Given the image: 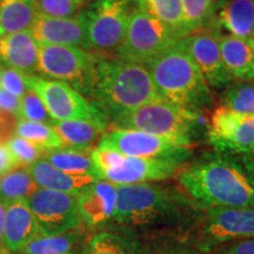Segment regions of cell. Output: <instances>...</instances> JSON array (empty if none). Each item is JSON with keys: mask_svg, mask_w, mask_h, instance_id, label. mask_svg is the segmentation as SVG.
I'll return each instance as SVG.
<instances>
[{"mask_svg": "<svg viewBox=\"0 0 254 254\" xmlns=\"http://www.w3.org/2000/svg\"><path fill=\"white\" fill-rule=\"evenodd\" d=\"M252 39H253V41H254V33H253V36H252Z\"/></svg>", "mask_w": 254, "mask_h": 254, "instance_id": "obj_46", "label": "cell"}, {"mask_svg": "<svg viewBox=\"0 0 254 254\" xmlns=\"http://www.w3.org/2000/svg\"><path fill=\"white\" fill-rule=\"evenodd\" d=\"M39 45V44H38ZM100 56L73 46L39 45L37 72L63 81L91 99L95 67Z\"/></svg>", "mask_w": 254, "mask_h": 254, "instance_id": "obj_6", "label": "cell"}, {"mask_svg": "<svg viewBox=\"0 0 254 254\" xmlns=\"http://www.w3.org/2000/svg\"><path fill=\"white\" fill-rule=\"evenodd\" d=\"M44 159L64 173L79 177H93L99 180L91 158V151L69 147L56 148L44 152Z\"/></svg>", "mask_w": 254, "mask_h": 254, "instance_id": "obj_25", "label": "cell"}, {"mask_svg": "<svg viewBox=\"0 0 254 254\" xmlns=\"http://www.w3.org/2000/svg\"><path fill=\"white\" fill-rule=\"evenodd\" d=\"M5 205L0 200V243L2 241V234H4V226H5Z\"/></svg>", "mask_w": 254, "mask_h": 254, "instance_id": "obj_42", "label": "cell"}, {"mask_svg": "<svg viewBox=\"0 0 254 254\" xmlns=\"http://www.w3.org/2000/svg\"><path fill=\"white\" fill-rule=\"evenodd\" d=\"M26 75L27 74H24V73L17 71V69L2 66L1 74H0L1 90L14 95V97L21 98L28 91Z\"/></svg>", "mask_w": 254, "mask_h": 254, "instance_id": "obj_36", "label": "cell"}, {"mask_svg": "<svg viewBox=\"0 0 254 254\" xmlns=\"http://www.w3.org/2000/svg\"><path fill=\"white\" fill-rule=\"evenodd\" d=\"M81 243L78 230L55 236H39L20 251L21 254H74Z\"/></svg>", "mask_w": 254, "mask_h": 254, "instance_id": "obj_29", "label": "cell"}, {"mask_svg": "<svg viewBox=\"0 0 254 254\" xmlns=\"http://www.w3.org/2000/svg\"><path fill=\"white\" fill-rule=\"evenodd\" d=\"M97 146L133 158L172 159L184 163L190 155V147L161 136L133 129L111 128V131L104 133Z\"/></svg>", "mask_w": 254, "mask_h": 254, "instance_id": "obj_10", "label": "cell"}, {"mask_svg": "<svg viewBox=\"0 0 254 254\" xmlns=\"http://www.w3.org/2000/svg\"><path fill=\"white\" fill-rule=\"evenodd\" d=\"M220 106L237 113L254 114V82H238L226 88Z\"/></svg>", "mask_w": 254, "mask_h": 254, "instance_id": "obj_31", "label": "cell"}, {"mask_svg": "<svg viewBox=\"0 0 254 254\" xmlns=\"http://www.w3.org/2000/svg\"><path fill=\"white\" fill-rule=\"evenodd\" d=\"M112 220L123 226H144L172 217L190 204L176 190L154 184L116 186Z\"/></svg>", "mask_w": 254, "mask_h": 254, "instance_id": "obj_5", "label": "cell"}, {"mask_svg": "<svg viewBox=\"0 0 254 254\" xmlns=\"http://www.w3.org/2000/svg\"><path fill=\"white\" fill-rule=\"evenodd\" d=\"M179 40L176 34L157 19L141 9H132L129 13L125 36L117 58L145 65L163 55Z\"/></svg>", "mask_w": 254, "mask_h": 254, "instance_id": "obj_7", "label": "cell"}, {"mask_svg": "<svg viewBox=\"0 0 254 254\" xmlns=\"http://www.w3.org/2000/svg\"><path fill=\"white\" fill-rule=\"evenodd\" d=\"M18 120L13 114L0 111V145H6L15 135Z\"/></svg>", "mask_w": 254, "mask_h": 254, "instance_id": "obj_37", "label": "cell"}, {"mask_svg": "<svg viewBox=\"0 0 254 254\" xmlns=\"http://www.w3.org/2000/svg\"><path fill=\"white\" fill-rule=\"evenodd\" d=\"M206 139L218 153L241 155L254 150V114L217 107L208 119Z\"/></svg>", "mask_w": 254, "mask_h": 254, "instance_id": "obj_12", "label": "cell"}, {"mask_svg": "<svg viewBox=\"0 0 254 254\" xmlns=\"http://www.w3.org/2000/svg\"><path fill=\"white\" fill-rule=\"evenodd\" d=\"M221 254H254V238L234 243L222 251Z\"/></svg>", "mask_w": 254, "mask_h": 254, "instance_id": "obj_40", "label": "cell"}, {"mask_svg": "<svg viewBox=\"0 0 254 254\" xmlns=\"http://www.w3.org/2000/svg\"><path fill=\"white\" fill-rule=\"evenodd\" d=\"M19 119L27 120L33 123L49 124L52 122V118L47 112L46 107L44 106L43 101L34 91L28 90L23 97H21V106Z\"/></svg>", "mask_w": 254, "mask_h": 254, "instance_id": "obj_34", "label": "cell"}, {"mask_svg": "<svg viewBox=\"0 0 254 254\" xmlns=\"http://www.w3.org/2000/svg\"><path fill=\"white\" fill-rule=\"evenodd\" d=\"M39 45L30 31L0 37V65L24 74L37 72Z\"/></svg>", "mask_w": 254, "mask_h": 254, "instance_id": "obj_19", "label": "cell"}, {"mask_svg": "<svg viewBox=\"0 0 254 254\" xmlns=\"http://www.w3.org/2000/svg\"><path fill=\"white\" fill-rule=\"evenodd\" d=\"M21 98L14 97V95L7 93L4 90H0V111L11 113L19 119L20 113Z\"/></svg>", "mask_w": 254, "mask_h": 254, "instance_id": "obj_38", "label": "cell"}, {"mask_svg": "<svg viewBox=\"0 0 254 254\" xmlns=\"http://www.w3.org/2000/svg\"><path fill=\"white\" fill-rule=\"evenodd\" d=\"M240 163L249 177L254 182V150L240 155Z\"/></svg>", "mask_w": 254, "mask_h": 254, "instance_id": "obj_41", "label": "cell"}, {"mask_svg": "<svg viewBox=\"0 0 254 254\" xmlns=\"http://www.w3.org/2000/svg\"><path fill=\"white\" fill-rule=\"evenodd\" d=\"M151 254H190L184 250H178V249H163L158 250L152 252Z\"/></svg>", "mask_w": 254, "mask_h": 254, "instance_id": "obj_43", "label": "cell"}, {"mask_svg": "<svg viewBox=\"0 0 254 254\" xmlns=\"http://www.w3.org/2000/svg\"><path fill=\"white\" fill-rule=\"evenodd\" d=\"M136 2L139 9L163 23L179 39L190 34L180 0H136Z\"/></svg>", "mask_w": 254, "mask_h": 254, "instance_id": "obj_26", "label": "cell"}, {"mask_svg": "<svg viewBox=\"0 0 254 254\" xmlns=\"http://www.w3.org/2000/svg\"><path fill=\"white\" fill-rule=\"evenodd\" d=\"M144 66L166 103L196 112H204L213 105V95L202 73L176 44Z\"/></svg>", "mask_w": 254, "mask_h": 254, "instance_id": "obj_3", "label": "cell"}, {"mask_svg": "<svg viewBox=\"0 0 254 254\" xmlns=\"http://www.w3.org/2000/svg\"><path fill=\"white\" fill-rule=\"evenodd\" d=\"M30 32L39 45L73 46L88 51L84 11L67 19L38 14Z\"/></svg>", "mask_w": 254, "mask_h": 254, "instance_id": "obj_16", "label": "cell"}, {"mask_svg": "<svg viewBox=\"0 0 254 254\" xmlns=\"http://www.w3.org/2000/svg\"><path fill=\"white\" fill-rule=\"evenodd\" d=\"M1 68H2V66L0 65V74H1Z\"/></svg>", "mask_w": 254, "mask_h": 254, "instance_id": "obj_45", "label": "cell"}, {"mask_svg": "<svg viewBox=\"0 0 254 254\" xmlns=\"http://www.w3.org/2000/svg\"><path fill=\"white\" fill-rule=\"evenodd\" d=\"M27 170L40 189L58 190L72 195H78L91 184L98 180L93 177H79L64 173L53 167L44 158L31 165Z\"/></svg>", "mask_w": 254, "mask_h": 254, "instance_id": "obj_22", "label": "cell"}, {"mask_svg": "<svg viewBox=\"0 0 254 254\" xmlns=\"http://www.w3.org/2000/svg\"><path fill=\"white\" fill-rule=\"evenodd\" d=\"M178 182L200 207H254V182L234 155L205 154L183 170Z\"/></svg>", "mask_w": 254, "mask_h": 254, "instance_id": "obj_1", "label": "cell"}, {"mask_svg": "<svg viewBox=\"0 0 254 254\" xmlns=\"http://www.w3.org/2000/svg\"><path fill=\"white\" fill-rule=\"evenodd\" d=\"M15 134L37 146L43 152L65 147L62 139L49 124L33 123L19 119Z\"/></svg>", "mask_w": 254, "mask_h": 254, "instance_id": "obj_30", "label": "cell"}, {"mask_svg": "<svg viewBox=\"0 0 254 254\" xmlns=\"http://www.w3.org/2000/svg\"><path fill=\"white\" fill-rule=\"evenodd\" d=\"M81 254H144L140 244L129 234L113 231L97 232L90 238Z\"/></svg>", "mask_w": 254, "mask_h": 254, "instance_id": "obj_27", "label": "cell"}, {"mask_svg": "<svg viewBox=\"0 0 254 254\" xmlns=\"http://www.w3.org/2000/svg\"><path fill=\"white\" fill-rule=\"evenodd\" d=\"M116 194V185L106 180H97L75 195L81 224L97 230L112 220Z\"/></svg>", "mask_w": 254, "mask_h": 254, "instance_id": "obj_17", "label": "cell"}, {"mask_svg": "<svg viewBox=\"0 0 254 254\" xmlns=\"http://www.w3.org/2000/svg\"><path fill=\"white\" fill-rule=\"evenodd\" d=\"M51 127L62 139L65 147L92 151L95 142L106 132L109 123L104 119L52 120Z\"/></svg>", "mask_w": 254, "mask_h": 254, "instance_id": "obj_21", "label": "cell"}, {"mask_svg": "<svg viewBox=\"0 0 254 254\" xmlns=\"http://www.w3.org/2000/svg\"><path fill=\"white\" fill-rule=\"evenodd\" d=\"M6 146L11 151V153L13 154L18 163V166L21 168H28L44 155V152L39 150L37 146H34L26 139L20 138L18 135H14L6 144Z\"/></svg>", "mask_w": 254, "mask_h": 254, "instance_id": "obj_35", "label": "cell"}, {"mask_svg": "<svg viewBox=\"0 0 254 254\" xmlns=\"http://www.w3.org/2000/svg\"><path fill=\"white\" fill-rule=\"evenodd\" d=\"M183 161L172 159H146L124 155L116 167L100 174V180H106L116 186L135 185L150 182H161L173 177Z\"/></svg>", "mask_w": 254, "mask_h": 254, "instance_id": "obj_15", "label": "cell"}, {"mask_svg": "<svg viewBox=\"0 0 254 254\" xmlns=\"http://www.w3.org/2000/svg\"><path fill=\"white\" fill-rule=\"evenodd\" d=\"M39 189L27 168H14L0 177V200L4 205L27 200Z\"/></svg>", "mask_w": 254, "mask_h": 254, "instance_id": "obj_28", "label": "cell"}, {"mask_svg": "<svg viewBox=\"0 0 254 254\" xmlns=\"http://www.w3.org/2000/svg\"><path fill=\"white\" fill-rule=\"evenodd\" d=\"M131 11L128 0H93L84 9L88 51L117 52L125 36Z\"/></svg>", "mask_w": 254, "mask_h": 254, "instance_id": "obj_8", "label": "cell"}, {"mask_svg": "<svg viewBox=\"0 0 254 254\" xmlns=\"http://www.w3.org/2000/svg\"><path fill=\"white\" fill-rule=\"evenodd\" d=\"M219 26L230 36L252 38L254 33V0H218L215 8Z\"/></svg>", "mask_w": 254, "mask_h": 254, "instance_id": "obj_23", "label": "cell"}, {"mask_svg": "<svg viewBox=\"0 0 254 254\" xmlns=\"http://www.w3.org/2000/svg\"><path fill=\"white\" fill-rule=\"evenodd\" d=\"M91 99L110 124L145 105L164 101L144 65L101 56Z\"/></svg>", "mask_w": 254, "mask_h": 254, "instance_id": "obj_2", "label": "cell"}, {"mask_svg": "<svg viewBox=\"0 0 254 254\" xmlns=\"http://www.w3.org/2000/svg\"><path fill=\"white\" fill-rule=\"evenodd\" d=\"M0 254H8V251L5 249L4 245H0Z\"/></svg>", "mask_w": 254, "mask_h": 254, "instance_id": "obj_44", "label": "cell"}, {"mask_svg": "<svg viewBox=\"0 0 254 254\" xmlns=\"http://www.w3.org/2000/svg\"><path fill=\"white\" fill-rule=\"evenodd\" d=\"M38 14L37 0H0V37L30 31Z\"/></svg>", "mask_w": 254, "mask_h": 254, "instance_id": "obj_24", "label": "cell"}, {"mask_svg": "<svg viewBox=\"0 0 254 254\" xmlns=\"http://www.w3.org/2000/svg\"><path fill=\"white\" fill-rule=\"evenodd\" d=\"M18 163L6 145H0V177L18 168Z\"/></svg>", "mask_w": 254, "mask_h": 254, "instance_id": "obj_39", "label": "cell"}, {"mask_svg": "<svg viewBox=\"0 0 254 254\" xmlns=\"http://www.w3.org/2000/svg\"><path fill=\"white\" fill-rule=\"evenodd\" d=\"M221 59L232 79L254 80V41L227 34L219 38Z\"/></svg>", "mask_w": 254, "mask_h": 254, "instance_id": "obj_20", "label": "cell"}, {"mask_svg": "<svg viewBox=\"0 0 254 254\" xmlns=\"http://www.w3.org/2000/svg\"><path fill=\"white\" fill-rule=\"evenodd\" d=\"M198 66L208 86L222 88L233 80L221 59L219 38L209 32H194L176 43Z\"/></svg>", "mask_w": 254, "mask_h": 254, "instance_id": "obj_14", "label": "cell"}, {"mask_svg": "<svg viewBox=\"0 0 254 254\" xmlns=\"http://www.w3.org/2000/svg\"><path fill=\"white\" fill-rule=\"evenodd\" d=\"M26 201L41 236L66 233L81 226L75 195L39 187Z\"/></svg>", "mask_w": 254, "mask_h": 254, "instance_id": "obj_11", "label": "cell"}, {"mask_svg": "<svg viewBox=\"0 0 254 254\" xmlns=\"http://www.w3.org/2000/svg\"><path fill=\"white\" fill-rule=\"evenodd\" d=\"M204 113L166 101L145 105L112 124L111 128L133 129L172 140L190 147L200 133L207 131Z\"/></svg>", "mask_w": 254, "mask_h": 254, "instance_id": "obj_4", "label": "cell"}, {"mask_svg": "<svg viewBox=\"0 0 254 254\" xmlns=\"http://www.w3.org/2000/svg\"><path fill=\"white\" fill-rule=\"evenodd\" d=\"M5 207V226L1 243L8 252L19 253L32 240L41 236V233L26 200L12 202Z\"/></svg>", "mask_w": 254, "mask_h": 254, "instance_id": "obj_18", "label": "cell"}, {"mask_svg": "<svg viewBox=\"0 0 254 254\" xmlns=\"http://www.w3.org/2000/svg\"><path fill=\"white\" fill-rule=\"evenodd\" d=\"M26 82L28 90L36 92L43 101L52 120H106L93 104L66 82L36 74H27Z\"/></svg>", "mask_w": 254, "mask_h": 254, "instance_id": "obj_9", "label": "cell"}, {"mask_svg": "<svg viewBox=\"0 0 254 254\" xmlns=\"http://www.w3.org/2000/svg\"><path fill=\"white\" fill-rule=\"evenodd\" d=\"M254 238V207L206 209L200 250L211 251L218 244Z\"/></svg>", "mask_w": 254, "mask_h": 254, "instance_id": "obj_13", "label": "cell"}, {"mask_svg": "<svg viewBox=\"0 0 254 254\" xmlns=\"http://www.w3.org/2000/svg\"><path fill=\"white\" fill-rule=\"evenodd\" d=\"M190 34L199 32L215 15L218 0H180Z\"/></svg>", "mask_w": 254, "mask_h": 254, "instance_id": "obj_32", "label": "cell"}, {"mask_svg": "<svg viewBox=\"0 0 254 254\" xmlns=\"http://www.w3.org/2000/svg\"><path fill=\"white\" fill-rule=\"evenodd\" d=\"M90 0H37L39 14L51 18H74Z\"/></svg>", "mask_w": 254, "mask_h": 254, "instance_id": "obj_33", "label": "cell"}]
</instances>
